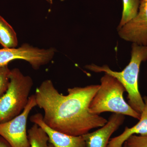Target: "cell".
<instances>
[{
	"mask_svg": "<svg viewBox=\"0 0 147 147\" xmlns=\"http://www.w3.org/2000/svg\"><path fill=\"white\" fill-rule=\"evenodd\" d=\"M99 87L91 85L69 88L64 95L47 79L36 90L37 106L43 110V121L51 128L71 136H83L108 121L90 112V104Z\"/></svg>",
	"mask_w": 147,
	"mask_h": 147,
	"instance_id": "cell-1",
	"label": "cell"
},
{
	"mask_svg": "<svg viewBox=\"0 0 147 147\" xmlns=\"http://www.w3.org/2000/svg\"><path fill=\"white\" fill-rule=\"evenodd\" d=\"M147 60V45L143 46L133 43L131 57L129 63L121 71H113L108 65H86L85 67L94 72H105L115 77L122 84L127 92L129 105L141 115L144 107V102L139 89V75L140 65Z\"/></svg>",
	"mask_w": 147,
	"mask_h": 147,
	"instance_id": "cell-2",
	"label": "cell"
},
{
	"mask_svg": "<svg viewBox=\"0 0 147 147\" xmlns=\"http://www.w3.org/2000/svg\"><path fill=\"white\" fill-rule=\"evenodd\" d=\"M122 84L115 77L105 73L100 79V84L89 106L90 112L100 115L104 112H112L129 116L139 120L141 115L125 101Z\"/></svg>",
	"mask_w": 147,
	"mask_h": 147,
	"instance_id": "cell-3",
	"label": "cell"
},
{
	"mask_svg": "<svg viewBox=\"0 0 147 147\" xmlns=\"http://www.w3.org/2000/svg\"><path fill=\"white\" fill-rule=\"evenodd\" d=\"M9 80L8 88L0 98V123L22 113L28 102L33 86L31 77L24 75L17 68L11 70Z\"/></svg>",
	"mask_w": 147,
	"mask_h": 147,
	"instance_id": "cell-4",
	"label": "cell"
},
{
	"mask_svg": "<svg viewBox=\"0 0 147 147\" xmlns=\"http://www.w3.org/2000/svg\"><path fill=\"white\" fill-rule=\"evenodd\" d=\"M36 106L35 95H32L21 114L10 120L0 123V136L11 147H30L27 131V121L31 111Z\"/></svg>",
	"mask_w": 147,
	"mask_h": 147,
	"instance_id": "cell-5",
	"label": "cell"
},
{
	"mask_svg": "<svg viewBox=\"0 0 147 147\" xmlns=\"http://www.w3.org/2000/svg\"><path fill=\"white\" fill-rule=\"evenodd\" d=\"M56 50L53 48L40 49L25 43L18 48L0 49V67L7 65L14 60H24L28 62L34 69L49 63L53 59Z\"/></svg>",
	"mask_w": 147,
	"mask_h": 147,
	"instance_id": "cell-6",
	"label": "cell"
},
{
	"mask_svg": "<svg viewBox=\"0 0 147 147\" xmlns=\"http://www.w3.org/2000/svg\"><path fill=\"white\" fill-rule=\"evenodd\" d=\"M121 38L138 45H147V0H140L137 15L117 29Z\"/></svg>",
	"mask_w": 147,
	"mask_h": 147,
	"instance_id": "cell-7",
	"label": "cell"
},
{
	"mask_svg": "<svg viewBox=\"0 0 147 147\" xmlns=\"http://www.w3.org/2000/svg\"><path fill=\"white\" fill-rule=\"evenodd\" d=\"M125 119V115L114 113L99 129L83 135L87 147H108L110 137L123 124Z\"/></svg>",
	"mask_w": 147,
	"mask_h": 147,
	"instance_id": "cell-8",
	"label": "cell"
},
{
	"mask_svg": "<svg viewBox=\"0 0 147 147\" xmlns=\"http://www.w3.org/2000/svg\"><path fill=\"white\" fill-rule=\"evenodd\" d=\"M30 121L36 124L46 132L49 142L54 147H87L83 136H71L53 129L45 123L43 115L40 113L32 115Z\"/></svg>",
	"mask_w": 147,
	"mask_h": 147,
	"instance_id": "cell-9",
	"label": "cell"
},
{
	"mask_svg": "<svg viewBox=\"0 0 147 147\" xmlns=\"http://www.w3.org/2000/svg\"><path fill=\"white\" fill-rule=\"evenodd\" d=\"M143 100L144 107L138 123L130 128L126 127L121 134L110 139L107 147H122L124 142L131 135H147V96L143 98Z\"/></svg>",
	"mask_w": 147,
	"mask_h": 147,
	"instance_id": "cell-10",
	"label": "cell"
},
{
	"mask_svg": "<svg viewBox=\"0 0 147 147\" xmlns=\"http://www.w3.org/2000/svg\"><path fill=\"white\" fill-rule=\"evenodd\" d=\"M0 44L4 48H15L18 45L16 32L12 27L0 16Z\"/></svg>",
	"mask_w": 147,
	"mask_h": 147,
	"instance_id": "cell-11",
	"label": "cell"
},
{
	"mask_svg": "<svg viewBox=\"0 0 147 147\" xmlns=\"http://www.w3.org/2000/svg\"><path fill=\"white\" fill-rule=\"evenodd\" d=\"M28 135L30 147H54L46 132L36 124L28 130Z\"/></svg>",
	"mask_w": 147,
	"mask_h": 147,
	"instance_id": "cell-12",
	"label": "cell"
},
{
	"mask_svg": "<svg viewBox=\"0 0 147 147\" xmlns=\"http://www.w3.org/2000/svg\"><path fill=\"white\" fill-rule=\"evenodd\" d=\"M122 15L117 29L130 21L137 15L139 10L140 0H122Z\"/></svg>",
	"mask_w": 147,
	"mask_h": 147,
	"instance_id": "cell-13",
	"label": "cell"
},
{
	"mask_svg": "<svg viewBox=\"0 0 147 147\" xmlns=\"http://www.w3.org/2000/svg\"><path fill=\"white\" fill-rule=\"evenodd\" d=\"M10 71L8 65L0 67V98L8 88Z\"/></svg>",
	"mask_w": 147,
	"mask_h": 147,
	"instance_id": "cell-14",
	"label": "cell"
},
{
	"mask_svg": "<svg viewBox=\"0 0 147 147\" xmlns=\"http://www.w3.org/2000/svg\"><path fill=\"white\" fill-rule=\"evenodd\" d=\"M125 147H147V135H131L123 144Z\"/></svg>",
	"mask_w": 147,
	"mask_h": 147,
	"instance_id": "cell-15",
	"label": "cell"
},
{
	"mask_svg": "<svg viewBox=\"0 0 147 147\" xmlns=\"http://www.w3.org/2000/svg\"><path fill=\"white\" fill-rule=\"evenodd\" d=\"M0 147H11L8 142L0 136Z\"/></svg>",
	"mask_w": 147,
	"mask_h": 147,
	"instance_id": "cell-16",
	"label": "cell"
},
{
	"mask_svg": "<svg viewBox=\"0 0 147 147\" xmlns=\"http://www.w3.org/2000/svg\"><path fill=\"white\" fill-rule=\"evenodd\" d=\"M46 1H47L48 2L52 3V0H46Z\"/></svg>",
	"mask_w": 147,
	"mask_h": 147,
	"instance_id": "cell-17",
	"label": "cell"
},
{
	"mask_svg": "<svg viewBox=\"0 0 147 147\" xmlns=\"http://www.w3.org/2000/svg\"><path fill=\"white\" fill-rule=\"evenodd\" d=\"M125 147V146H123V147Z\"/></svg>",
	"mask_w": 147,
	"mask_h": 147,
	"instance_id": "cell-18",
	"label": "cell"
}]
</instances>
